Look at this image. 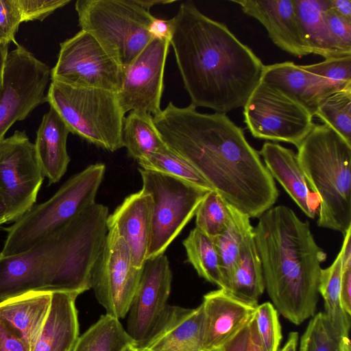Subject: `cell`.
<instances>
[{
	"instance_id": "7402d4cb",
	"label": "cell",
	"mask_w": 351,
	"mask_h": 351,
	"mask_svg": "<svg viewBox=\"0 0 351 351\" xmlns=\"http://www.w3.org/2000/svg\"><path fill=\"white\" fill-rule=\"evenodd\" d=\"M274 179L309 218L317 214L320 198L311 186L293 150L278 143L266 142L259 151Z\"/></svg>"
},
{
	"instance_id": "1f68e13d",
	"label": "cell",
	"mask_w": 351,
	"mask_h": 351,
	"mask_svg": "<svg viewBox=\"0 0 351 351\" xmlns=\"http://www.w3.org/2000/svg\"><path fill=\"white\" fill-rule=\"evenodd\" d=\"M341 261L339 252L332 263L321 271L319 293L324 300V313L333 328L341 335L349 337L350 316L343 310L340 297Z\"/></svg>"
},
{
	"instance_id": "ee69618b",
	"label": "cell",
	"mask_w": 351,
	"mask_h": 351,
	"mask_svg": "<svg viewBox=\"0 0 351 351\" xmlns=\"http://www.w3.org/2000/svg\"><path fill=\"white\" fill-rule=\"evenodd\" d=\"M340 297L343 310L351 316V268L341 270Z\"/></svg>"
},
{
	"instance_id": "9c48e42d",
	"label": "cell",
	"mask_w": 351,
	"mask_h": 351,
	"mask_svg": "<svg viewBox=\"0 0 351 351\" xmlns=\"http://www.w3.org/2000/svg\"><path fill=\"white\" fill-rule=\"evenodd\" d=\"M141 191L152 200L147 258L164 254L194 217L206 189L152 170L140 168Z\"/></svg>"
},
{
	"instance_id": "4316f807",
	"label": "cell",
	"mask_w": 351,
	"mask_h": 351,
	"mask_svg": "<svg viewBox=\"0 0 351 351\" xmlns=\"http://www.w3.org/2000/svg\"><path fill=\"white\" fill-rule=\"evenodd\" d=\"M265 289L263 267L253 229L243 242L237 266L223 290L244 302L258 305Z\"/></svg>"
},
{
	"instance_id": "603a6c76",
	"label": "cell",
	"mask_w": 351,
	"mask_h": 351,
	"mask_svg": "<svg viewBox=\"0 0 351 351\" xmlns=\"http://www.w3.org/2000/svg\"><path fill=\"white\" fill-rule=\"evenodd\" d=\"M152 200L142 191L130 194L109 215L108 227H114L125 241L133 264L141 269L147 259L151 234Z\"/></svg>"
},
{
	"instance_id": "2e32d148",
	"label": "cell",
	"mask_w": 351,
	"mask_h": 351,
	"mask_svg": "<svg viewBox=\"0 0 351 351\" xmlns=\"http://www.w3.org/2000/svg\"><path fill=\"white\" fill-rule=\"evenodd\" d=\"M171 282L172 272L164 254L145 260L125 329L136 346L145 343L162 318L169 306Z\"/></svg>"
},
{
	"instance_id": "4fadbf2b",
	"label": "cell",
	"mask_w": 351,
	"mask_h": 351,
	"mask_svg": "<svg viewBox=\"0 0 351 351\" xmlns=\"http://www.w3.org/2000/svg\"><path fill=\"white\" fill-rule=\"evenodd\" d=\"M142 268L133 264L130 249L114 227H108L101 252L94 266L91 288L106 314L117 319L128 313Z\"/></svg>"
},
{
	"instance_id": "f35d334b",
	"label": "cell",
	"mask_w": 351,
	"mask_h": 351,
	"mask_svg": "<svg viewBox=\"0 0 351 351\" xmlns=\"http://www.w3.org/2000/svg\"><path fill=\"white\" fill-rule=\"evenodd\" d=\"M301 66L341 86H351V56L326 58L322 62Z\"/></svg>"
},
{
	"instance_id": "cb8c5ba5",
	"label": "cell",
	"mask_w": 351,
	"mask_h": 351,
	"mask_svg": "<svg viewBox=\"0 0 351 351\" xmlns=\"http://www.w3.org/2000/svg\"><path fill=\"white\" fill-rule=\"evenodd\" d=\"M52 292L29 291L0 302V322L30 350L47 317Z\"/></svg>"
},
{
	"instance_id": "d6a6232c",
	"label": "cell",
	"mask_w": 351,
	"mask_h": 351,
	"mask_svg": "<svg viewBox=\"0 0 351 351\" xmlns=\"http://www.w3.org/2000/svg\"><path fill=\"white\" fill-rule=\"evenodd\" d=\"M187 261L197 274L208 282L222 287L219 256L212 238L193 228L183 241Z\"/></svg>"
},
{
	"instance_id": "30bf717a",
	"label": "cell",
	"mask_w": 351,
	"mask_h": 351,
	"mask_svg": "<svg viewBox=\"0 0 351 351\" xmlns=\"http://www.w3.org/2000/svg\"><path fill=\"white\" fill-rule=\"evenodd\" d=\"M244 123L257 138L298 147L313 128V116L301 104L262 80L243 106Z\"/></svg>"
},
{
	"instance_id": "816d5d0a",
	"label": "cell",
	"mask_w": 351,
	"mask_h": 351,
	"mask_svg": "<svg viewBox=\"0 0 351 351\" xmlns=\"http://www.w3.org/2000/svg\"><path fill=\"white\" fill-rule=\"evenodd\" d=\"M8 53V45L0 43V86L6 57Z\"/></svg>"
},
{
	"instance_id": "5b68a950",
	"label": "cell",
	"mask_w": 351,
	"mask_h": 351,
	"mask_svg": "<svg viewBox=\"0 0 351 351\" xmlns=\"http://www.w3.org/2000/svg\"><path fill=\"white\" fill-rule=\"evenodd\" d=\"M106 171L95 163L71 176L47 201L34 204L5 230L0 253L13 255L27 251L95 203Z\"/></svg>"
},
{
	"instance_id": "d590c367",
	"label": "cell",
	"mask_w": 351,
	"mask_h": 351,
	"mask_svg": "<svg viewBox=\"0 0 351 351\" xmlns=\"http://www.w3.org/2000/svg\"><path fill=\"white\" fill-rule=\"evenodd\" d=\"M315 116L351 145V86L326 97L318 107Z\"/></svg>"
},
{
	"instance_id": "e575fe53",
	"label": "cell",
	"mask_w": 351,
	"mask_h": 351,
	"mask_svg": "<svg viewBox=\"0 0 351 351\" xmlns=\"http://www.w3.org/2000/svg\"><path fill=\"white\" fill-rule=\"evenodd\" d=\"M299 351H351L349 337L339 333L324 313L315 314L303 333Z\"/></svg>"
},
{
	"instance_id": "836d02e7",
	"label": "cell",
	"mask_w": 351,
	"mask_h": 351,
	"mask_svg": "<svg viewBox=\"0 0 351 351\" xmlns=\"http://www.w3.org/2000/svg\"><path fill=\"white\" fill-rule=\"evenodd\" d=\"M138 163L142 169L169 175L208 191L213 189L193 165L167 145Z\"/></svg>"
},
{
	"instance_id": "8d00e7d4",
	"label": "cell",
	"mask_w": 351,
	"mask_h": 351,
	"mask_svg": "<svg viewBox=\"0 0 351 351\" xmlns=\"http://www.w3.org/2000/svg\"><path fill=\"white\" fill-rule=\"evenodd\" d=\"M195 215V228L213 239L221 234L229 223V204L216 190H210L202 199Z\"/></svg>"
},
{
	"instance_id": "f5cc1de1",
	"label": "cell",
	"mask_w": 351,
	"mask_h": 351,
	"mask_svg": "<svg viewBox=\"0 0 351 351\" xmlns=\"http://www.w3.org/2000/svg\"><path fill=\"white\" fill-rule=\"evenodd\" d=\"M10 221V218L7 206L0 195V226Z\"/></svg>"
},
{
	"instance_id": "7bdbcfd3",
	"label": "cell",
	"mask_w": 351,
	"mask_h": 351,
	"mask_svg": "<svg viewBox=\"0 0 351 351\" xmlns=\"http://www.w3.org/2000/svg\"><path fill=\"white\" fill-rule=\"evenodd\" d=\"M0 351H31L30 348L0 322Z\"/></svg>"
},
{
	"instance_id": "bcb514c9",
	"label": "cell",
	"mask_w": 351,
	"mask_h": 351,
	"mask_svg": "<svg viewBox=\"0 0 351 351\" xmlns=\"http://www.w3.org/2000/svg\"><path fill=\"white\" fill-rule=\"evenodd\" d=\"M328 8L351 23V0H327Z\"/></svg>"
},
{
	"instance_id": "f546056e",
	"label": "cell",
	"mask_w": 351,
	"mask_h": 351,
	"mask_svg": "<svg viewBox=\"0 0 351 351\" xmlns=\"http://www.w3.org/2000/svg\"><path fill=\"white\" fill-rule=\"evenodd\" d=\"M230 217L226 229L213 238L220 264L225 289L237 266L241 245L247 234L253 230L250 217L229 204Z\"/></svg>"
},
{
	"instance_id": "c3c4849f",
	"label": "cell",
	"mask_w": 351,
	"mask_h": 351,
	"mask_svg": "<svg viewBox=\"0 0 351 351\" xmlns=\"http://www.w3.org/2000/svg\"><path fill=\"white\" fill-rule=\"evenodd\" d=\"M171 21L160 20L156 18L151 27V33L154 36L170 38Z\"/></svg>"
},
{
	"instance_id": "f907efd6",
	"label": "cell",
	"mask_w": 351,
	"mask_h": 351,
	"mask_svg": "<svg viewBox=\"0 0 351 351\" xmlns=\"http://www.w3.org/2000/svg\"><path fill=\"white\" fill-rule=\"evenodd\" d=\"M136 3L145 10L149 11V9L158 5H165L172 3L174 1L169 0H136Z\"/></svg>"
},
{
	"instance_id": "3957f363",
	"label": "cell",
	"mask_w": 351,
	"mask_h": 351,
	"mask_svg": "<svg viewBox=\"0 0 351 351\" xmlns=\"http://www.w3.org/2000/svg\"><path fill=\"white\" fill-rule=\"evenodd\" d=\"M265 287L275 308L300 325L315 314L321 264L327 254L316 243L307 220L289 207H271L254 228Z\"/></svg>"
},
{
	"instance_id": "6da1fadb",
	"label": "cell",
	"mask_w": 351,
	"mask_h": 351,
	"mask_svg": "<svg viewBox=\"0 0 351 351\" xmlns=\"http://www.w3.org/2000/svg\"><path fill=\"white\" fill-rule=\"evenodd\" d=\"M163 141L193 165L232 206L256 218L279 192L259 153L226 114L202 113L171 101L154 117Z\"/></svg>"
},
{
	"instance_id": "4dcf8cb0",
	"label": "cell",
	"mask_w": 351,
	"mask_h": 351,
	"mask_svg": "<svg viewBox=\"0 0 351 351\" xmlns=\"http://www.w3.org/2000/svg\"><path fill=\"white\" fill-rule=\"evenodd\" d=\"M131 343L119 319L105 314L78 337L72 351H123Z\"/></svg>"
},
{
	"instance_id": "ba28073f",
	"label": "cell",
	"mask_w": 351,
	"mask_h": 351,
	"mask_svg": "<svg viewBox=\"0 0 351 351\" xmlns=\"http://www.w3.org/2000/svg\"><path fill=\"white\" fill-rule=\"evenodd\" d=\"M79 25L91 34L125 67L154 37L156 19L136 0H77Z\"/></svg>"
},
{
	"instance_id": "7dc6e473",
	"label": "cell",
	"mask_w": 351,
	"mask_h": 351,
	"mask_svg": "<svg viewBox=\"0 0 351 351\" xmlns=\"http://www.w3.org/2000/svg\"><path fill=\"white\" fill-rule=\"evenodd\" d=\"M247 351H265L258 335L254 315L248 323Z\"/></svg>"
},
{
	"instance_id": "8fae6325",
	"label": "cell",
	"mask_w": 351,
	"mask_h": 351,
	"mask_svg": "<svg viewBox=\"0 0 351 351\" xmlns=\"http://www.w3.org/2000/svg\"><path fill=\"white\" fill-rule=\"evenodd\" d=\"M51 69L21 45L8 53L0 86V143L12 125L46 102Z\"/></svg>"
},
{
	"instance_id": "8992f818",
	"label": "cell",
	"mask_w": 351,
	"mask_h": 351,
	"mask_svg": "<svg viewBox=\"0 0 351 351\" xmlns=\"http://www.w3.org/2000/svg\"><path fill=\"white\" fill-rule=\"evenodd\" d=\"M46 102L56 111L72 134L110 152L123 147L125 114L117 93L51 81Z\"/></svg>"
},
{
	"instance_id": "11a10c76",
	"label": "cell",
	"mask_w": 351,
	"mask_h": 351,
	"mask_svg": "<svg viewBox=\"0 0 351 351\" xmlns=\"http://www.w3.org/2000/svg\"><path fill=\"white\" fill-rule=\"evenodd\" d=\"M214 351H224L223 349L222 348H219V349H217L216 350H214Z\"/></svg>"
},
{
	"instance_id": "5bb4252c",
	"label": "cell",
	"mask_w": 351,
	"mask_h": 351,
	"mask_svg": "<svg viewBox=\"0 0 351 351\" xmlns=\"http://www.w3.org/2000/svg\"><path fill=\"white\" fill-rule=\"evenodd\" d=\"M34 144L25 130L0 143V195L15 221L36 203L44 180Z\"/></svg>"
},
{
	"instance_id": "44dd1931",
	"label": "cell",
	"mask_w": 351,
	"mask_h": 351,
	"mask_svg": "<svg viewBox=\"0 0 351 351\" xmlns=\"http://www.w3.org/2000/svg\"><path fill=\"white\" fill-rule=\"evenodd\" d=\"M261 80L282 91L313 117L326 97L348 87L314 75L292 62L265 65Z\"/></svg>"
},
{
	"instance_id": "277c9868",
	"label": "cell",
	"mask_w": 351,
	"mask_h": 351,
	"mask_svg": "<svg viewBox=\"0 0 351 351\" xmlns=\"http://www.w3.org/2000/svg\"><path fill=\"white\" fill-rule=\"evenodd\" d=\"M298 148V158L320 198L317 226L351 228V145L325 123L315 124Z\"/></svg>"
},
{
	"instance_id": "b9f144b4",
	"label": "cell",
	"mask_w": 351,
	"mask_h": 351,
	"mask_svg": "<svg viewBox=\"0 0 351 351\" xmlns=\"http://www.w3.org/2000/svg\"><path fill=\"white\" fill-rule=\"evenodd\" d=\"M22 23L43 21L56 10L66 5L71 0H16Z\"/></svg>"
},
{
	"instance_id": "7c38bea8",
	"label": "cell",
	"mask_w": 351,
	"mask_h": 351,
	"mask_svg": "<svg viewBox=\"0 0 351 351\" xmlns=\"http://www.w3.org/2000/svg\"><path fill=\"white\" fill-rule=\"evenodd\" d=\"M123 66L91 34L80 30L60 44L51 81L118 93Z\"/></svg>"
},
{
	"instance_id": "7a4b0ae2",
	"label": "cell",
	"mask_w": 351,
	"mask_h": 351,
	"mask_svg": "<svg viewBox=\"0 0 351 351\" xmlns=\"http://www.w3.org/2000/svg\"><path fill=\"white\" fill-rule=\"evenodd\" d=\"M171 21L169 43L191 104L222 114L243 107L261 80V59L193 1L182 3Z\"/></svg>"
},
{
	"instance_id": "681fc988",
	"label": "cell",
	"mask_w": 351,
	"mask_h": 351,
	"mask_svg": "<svg viewBox=\"0 0 351 351\" xmlns=\"http://www.w3.org/2000/svg\"><path fill=\"white\" fill-rule=\"evenodd\" d=\"M298 343V332H291L289 334L287 341L280 351H296Z\"/></svg>"
},
{
	"instance_id": "ffe728a7",
	"label": "cell",
	"mask_w": 351,
	"mask_h": 351,
	"mask_svg": "<svg viewBox=\"0 0 351 351\" xmlns=\"http://www.w3.org/2000/svg\"><path fill=\"white\" fill-rule=\"evenodd\" d=\"M204 313L194 308L169 305L141 351H203Z\"/></svg>"
},
{
	"instance_id": "52a82bcc",
	"label": "cell",
	"mask_w": 351,
	"mask_h": 351,
	"mask_svg": "<svg viewBox=\"0 0 351 351\" xmlns=\"http://www.w3.org/2000/svg\"><path fill=\"white\" fill-rule=\"evenodd\" d=\"M108 208L95 202L53 234L57 267L47 291L79 295L91 289L93 270L108 234Z\"/></svg>"
},
{
	"instance_id": "74e56055",
	"label": "cell",
	"mask_w": 351,
	"mask_h": 351,
	"mask_svg": "<svg viewBox=\"0 0 351 351\" xmlns=\"http://www.w3.org/2000/svg\"><path fill=\"white\" fill-rule=\"evenodd\" d=\"M254 319L261 343L265 351H278L282 340L278 311L269 302L258 305Z\"/></svg>"
},
{
	"instance_id": "83f0119b",
	"label": "cell",
	"mask_w": 351,
	"mask_h": 351,
	"mask_svg": "<svg viewBox=\"0 0 351 351\" xmlns=\"http://www.w3.org/2000/svg\"><path fill=\"white\" fill-rule=\"evenodd\" d=\"M304 42L310 53L329 58L341 57L326 19V0H293Z\"/></svg>"
},
{
	"instance_id": "60d3db41",
	"label": "cell",
	"mask_w": 351,
	"mask_h": 351,
	"mask_svg": "<svg viewBox=\"0 0 351 351\" xmlns=\"http://www.w3.org/2000/svg\"><path fill=\"white\" fill-rule=\"evenodd\" d=\"M325 15L337 51L341 56H351V23L331 11L328 2Z\"/></svg>"
},
{
	"instance_id": "f6af8a7d",
	"label": "cell",
	"mask_w": 351,
	"mask_h": 351,
	"mask_svg": "<svg viewBox=\"0 0 351 351\" xmlns=\"http://www.w3.org/2000/svg\"><path fill=\"white\" fill-rule=\"evenodd\" d=\"M248 324L228 341L222 348L224 351H247Z\"/></svg>"
},
{
	"instance_id": "ab89813d",
	"label": "cell",
	"mask_w": 351,
	"mask_h": 351,
	"mask_svg": "<svg viewBox=\"0 0 351 351\" xmlns=\"http://www.w3.org/2000/svg\"><path fill=\"white\" fill-rule=\"evenodd\" d=\"M22 18L16 0H0V43L19 45L15 38Z\"/></svg>"
},
{
	"instance_id": "484cf974",
	"label": "cell",
	"mask_w": 351,
	"mask_h": 351,
	"mask_svg": "<svg viewBox=\"0 0 351 351\" xmlns=\"http://www.w3.org/2000/svg\"><path fill=\"white\" fill-rule=\"evenodd\" d=\"M69 133L64 121L50 107L43 117L34 143L39 165L49 184L58 182L66 171L70 162L66 148Z\"/></svg>"
},
{
	"instance_id": "ac0fdd59",
	"label": "cell",
	"mask_w": 351,
	"mask_h": 351,
	"mask_svg": "<svg viewBox=\"0 0 351 351\" xmlns=\"http://www.w3.org/2000/svg\"><path fill=\"white\" fill-rule=\"evenodd\" d=\"M202 350L214 351L245 326L258 305L244 302L222 289L204 295Z\"/></svg>"
},
{
	"instance_id": "d6986e66",
	"label": "cell",
	"mask_w": 351,
	"mask_h": 351,
	"mask_svg": "<svg viewBox=\"0 0 351 351\" xmlns=\"http://www.w3.org/2000/svg\"><path fill=\"white\" fill-rule=\"evenodd\" d=\"M243 12L256 19L272 42L298 58L310 54L302 36L293 0H232Z\"/></svg>"
},
{
	"instance_id": "d4e9b609",
	"label": "cell",
	"mask_w": 351,
	"mask_h": 351,
	"mask_svg": "<svg viewBox=\"0 0 351 351\" xmlns=\"http://www.w3.org/2000/svg\"><path fill=\"white\" fill-rule=\"evenodd\" d=\"M75 294L52 292L46 321L31 351H72L79 337Z\"/></svg>"
},
{
	"instance_id": "db71d44e",
	"label": "cell",
	"mask_w": 351,
	"mask_h": 351,
	"mask_svg": "<svg viewBox=\"0 0 351 351\" xmlns=\"http://www.w3.org/2000/svg\"><path fill=\"white\" fill-rule=\"evenodd\" d=\"M123 351H141L140 349L134 345L133 343H131L128 346H127Z\"/></svg>"
},
{
	"instance_id": "9a60e30c",
	"label": "cell",
	"mask_w": 351,
	"mask_h": 351,
	"mask_svg": "<svg viewBox=\"0 0 351 351\" xmlns=\"http://www.w3.org/2000/svg\"><path fill=\"white\" fill-rule=\"evenodd\" d=\"M169 46V38L154 36L133 61L123 67L122 84L117 95L125 114L141 111L154 117L162 110Z\"/></svg>"
},
{
	"instance_id": "e0dca14e",
	"label": "cell",
	"mask_w": 351,
	"mask_h": 351,
	"mask_svg": "<svg viewBox=\"0 0 351 351\" xmlns=\"http://www.w3.org/2000/svg\"><path fill=\"white\" fill-rule=\"evenodd\" d=\"M56 265L53 235L22 253H0V302L29 291H47Z\"/></svg>"
},
{
	"instance_id": "f1b7e54d",
	"label": "cell",
	"mask_w": 351,
	"mask_h": 351,
	"mask_svg": "<svg viewBox=\"0 0 351 351\" xmlns=\"http://www.w3.org/2000/svg\"><path fill=\"white\" fill-rule=\"evenodd\" d=\"M122 143L128 155L137 161L167 146L154 123V117L141 111H131L125 117Z\"/></svg>"
}]
</instances>
